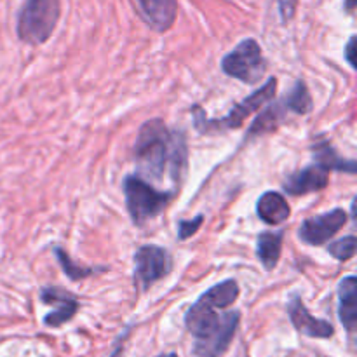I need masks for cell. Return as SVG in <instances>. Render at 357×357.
Wrapping results in <instances>:
<instances>
[{
    "mask_svg": "<svg viewBox=\"0 0 357 357\" xmlns=\"http://www.w3.org/2000/svg\"><path fill=\"white\" fill-rule=\"evenodd\" d=\"M135 160L143 176L155 181L167 176L180 183L187 169V139L183 132L167 129L160 119L146 121L136 138Z\"/></svg>",
    "mask_w": 357,
    "mask_h": 357,
    "instance_id": "obj_1",
    "label": "cell"
},
{
    "mask_svg": "<svg viewBox=\"0 0 357 357\" xmlns=\"http://www.w3.org/2000/svg\"><path fill=\"white\" fill-rule=\"evenodd\" d=\"M220 310L223 309L201 296L185 316L187 330L195 338L194 354L197 357H222L232 344L241 314L237 310Z\"/></svg>",
    "mask_w": 357,
    "mask_h": 357,
    "instance_id": "obj_2",
    "label": "cell"
},
{
    "mask_svg": "<svg viewBox=\"0 0 357 357\" xmlns=\"http://www.w3.org/2000/svg\"><path fill=\"white\" fill-rule=\"evenodd\" d=\"M61 16V0H26L17 16V37L30 45L44 44Z\"/></svg>",
    "mask_w": 357,
    "mask_h": 357,
    "instance_id": "obj_3",
    "label": "cell"
},
{
    "mask_svg": "<svg viewBox=\"0 0 357 357\" xmlns=\"http://www.w3.org/2000/svg\"><path fill=\"white\" fill-rule=\"evenodd\" d=\"M124 195L128 211L135 225L142 227L159 216L174 197V190L157 192L149 181L138 174H129L124 180Z\"/></svg>",
    "mask_w": 357,
    "mask_h": 357,
    "instance_id": "obj_4",
    "label": "cell"
},
{
    "mask_svg": "<svg viewBox=\"0 0 357 357\" xmlns=\"http://www.w3.org/2000/svg\"><path fill=\"white\" fill-rule=\"evenodd\" d=\"M275 91H278V79L271 77L267 80L261 89H258L257 93H253L251 96H248L246 100H243L241 103H237L236 107L230 110L229 115H225L223 119H211L206 117L204 110L201 107L192 108V115H194V126L199 132H211V131H227V129H237L243 126V122L246 121L250 115H253L255 112L260 110L265 103L272 100L275 96Z\"/></svg>",
    "mask_w": 357,
    "mask_h": 357,
    "instance_id": "obj_5",
    "label": "cell"
},
{
    "mask_svg": "<svg viewBox=\"0 0 357 357\" xmlns=\"http://www.w3.org/2000/svg\"><path fill=\"white\" fill-rule=\"evenodd\" d=\"M222 70L229 77L246 84H257L267 72L260 44L255 38H246L222 59Z\"/></svg>",
    "mask_w": 357,
    "mask_h": 357,
    "instance_id": "obj_6",
    "label": "cell"
},
{
    "mask_svg": "<svg viewBox=\"0 0 357 357\" xmlns=\"http://www.w3.org/2000/svg\"><path fill=\"white\" fill-rule=\"evenodd\" d=\"M135 265V282L142 289H149L173 271V258L164 248L149 244L136 251Z\"/></svg>",
    "mask_w": 357,
    "mask_h": 357,
    "instance_id": "obj_7",
    "label": "cell"
},
{
    "mask_svg": "<svg viewBox=\"0 0 357 357\" xmlns=\"http://www.w3.org/2000/svg\"><path fill=\"white\" fill-rule=\"evenodd\" d=\"M349 216L345 209H333V211L323 213V215L312 216L307 218L300 227V239L310 246H321V244L328 243L338 230L347 223Z\"/></svg>",
    "mask_w": 357,
    "mask_h": 357,
    "instance_id": "obj_8",
    "label": "cell"
},
{
    "mask_svg": "<svg viewBox=\"0 0 357 357\" xmlns=\"http://www.w3.org/2000/svg\"><path fill=\"white\" fill-rule=\"evenodd\" d=\"M40 298L47 305L56 307L54 312L45 316V326H61V324L68 323L79 310V302L70 293L63 291L61 288H44L40 293Z\"/></svg>",
    "mask_w": 357,
    "mask_h": 357,
    "instance_id": "obj_9",
    "label": "cell"
},
{
    "mask_svg": "<svg viewBox=\"0 0 357 357\" xmlns=\"http://www.w3.org/2000/svg\"><path fill=\"white\" fill-rule=\"evenodd\" d=\"M143 20L152 30L164 33L173 26L176 20V0H136Z\"/></svg>",
    "mask_w": 357,
    "mask_h": 357,
    "instance_id": "obj_10",
    "label": "cell"
},
{
    "mask_svg": "<svg viewBox=\"0 0 357 357\" xmlns=\"http://www.w3.org/2000/svg\"><path fill=\"white\" fill-rule=\"evenodd\" d=\"M289 317H291V323L296 330L302 335L312 338H330L333 337L335 330L328 321L324 319H316L314 316H310L309 310L305 309L303 302L300 298H293L288 305Z\"/></svg>",
    "mask_w": 357,
    "mask_h": 357,
    "instance_id": "obj_11",
    "label": "cell"
},
{
    "mask_svg": "<svg viewBox=\"0 0 357 357\" xmlns=\"http://www.w3.org/2000/svg\"><path fill=\"white\" fill-rule=\"evenodd\" d=\"M328 187V171L314 162L303 169L296 171L284 181V190L291 195H307Z\"/></svg>",
    "mask_w": 357,
    "mask_h": 357,
    "instance_id": "obj_12",
    "label": "cell"
},
{
    "mask_svg": "<svg viewBox=\"0 0 357 357\" xmlns=\"http://www.w3.org/2000/svg\"><path fill=\"white\" fill-rule=\"evenodd\" d=\"M338 316L349 333L356 330L357 323V278L349 275L338 284Z\"/></svg>",
    "mask_w": 357,
    "mask_h": 357,
    "instance_id": "obj_13",
    "label": "cell"
},
{
    "mask_svg": "<svg viewBox=\"0 0 357 357\" xmlns=\"http://www.w3.org/2000/svg\"><path fill=\"white\" fill-rule=\"evenodd\" d=\"M257 213L260 220H264L265 223L278 225V223H282L284 220L289 218L291 209H289L288 202H286V199L279 192L268 190L258 199Z\"/></svg>",
    "mask_w": 357,
    "mask_h": 357,
    "instance_id": "obj_14",
    "label": "cell"
},
{
    "mask_svg": "<svg viewBox=\"0 0 357 357\" xmlns=\"http://www.w3.org/2000/svg\"><path fill=\"white\" fill-rule=\"evenodd\" d=\"M314 162L319 164L326 171H344V173L356 174L357 166L356 160H345L337 153V150L331 146L330 142L321 139L314 145Z\"/></svg>",
    "mask_w": 357,
    "mask_h": 357,
    "instance_id": "obj_15",
    "label": "cell"
},
{
    "mask_svg": "<svg viewBox=\"0 0 357 357\" xmlns=\"http://www.w3.org/2000/svg\"><path fill=\"white\" fill-rule=\"evenodd\" d=\"M282 232H261L257 239V255L261 265L272 271L281 258Z\"/></svg>",
    "mask_w": 357,
    "mask_h": 357,
    "instance_id": "obj_16",
    "label": "cell"
},
{
    "mask_svg": "<svg viewBox=\"0 0 357 357\" xmlns=\"http://www.w3.org/2000/svg\"><path fill=\"white\" fill-rule=\"evenodd\" d=\"M286 110H288V108H286V105L282 103V101H279V103L271 105L268 108H265V110L258 115L257 121L253 122V126L250 128V132H248V135L260 136V135H264V132L274 131V129L278 128L282 121H284Z\"/></svg>",
    "mask_w": 357,
    "mask_h": 357,
    "instance_id": "obj_17",
    "label": "cell"
},
{
    "mask_svg": "<svg viewBox=\"0 0 357 357\" xmlns=\"http://www.w3.org/2000/svg\"><path fill=\"white\" fill-rule=\"evenodd\" d=\"M282 103L286 105L288 112H295L298 115H305L312 110V98H310L309 89H307L305 82L298 80L296 86L293 87L291 93L282 100Z\"/></svg>",
    "mask_w": 357,
    "mask_h": 357,
    "instance_id": "obj_18",
    "label": "cell"
},
{
    "mask_svg": "<svg viewBox=\"0 0 357 357\" xmlns=\"http://www.w3.org/2000/svg\"><path fill=\"white\" fill-rule=\"evenodd\" d=\"M54 255H56V258H58V261H59V265H61L65 275L68 279H72V281H80V279H86V278H89V275L94 274V268L80 267V265L73 264L72 258L68 257V253H66L65 250H61V248H54Z\"/></svg>",
    "mask_w": 357,
    "mask_h": 357,
    "instance_id": "obj_19",
    "label": "cell"
},
{
    "mask_svg": "<svg viewBox=\"0 0 357 357\" xmlns=\"http://www.w3.org/2000/svg\"><path fill=\"white\" fill-rule=\"evenodd\" d=\"M356 251H357L356 236H347L344 237V239L335 241V243H331L330 246H328V253L340 261L351 260V258L356 255Z\"/></svg>",
    "mask_w": 357,
    "mask_h": 357,
    "instance_id": "obj_20",
    "label": "cell"
},
{
    "mask_svg": "<svg viewBox=\"0 0 357 357\" xmlns=\"http://www.w3.org/2000/svg\"><path fill=\"white\" fill-rule=\"evenodd\" d=\"M202 222H204V216L202 215L195 216L194 220H181L178 223V237H180V241H185L194 236L199 230V227L202 225Z\"/></svg>",
    "mask_w": 357,
    "mask_h": 357,
    "instance_id": "obj_21",
    "label": "cell"
},
{
    "mask_svg": "<svg viewBox=\"0 0 357 357\" xmlns=\"http://www.w3.org/2000/svg\"><path fill=\"white\" fill-rule=\"evenodd\" d=\"M278 2H279V10H281L282 20L284 21L291 20L296 9V0H278Z\"/></svg>",
    "mask_w": 357,
    "mask_h": 357,
    "instance_id": "obj_22",
    "label": "cell"
},
{
    "mask_svg": "<svg viewBox=\"0 0 357 357\" xmlns=\"http://www.w3.org/2000/svg\"><path fill=\"white\" fill-rule=\"evenodd\" d=\"M345 58H347V61H349V65L352 66V68H356V59H354V56H356V37L354 35H352L351 38H349V44H347V49H345Z\"/></svg>",
    "mask_w": 357,
    "mask_h": 357,
    "instance_id": "obj_23",
    "label": "cell"
},
{
    "mask_svg": "<svg viewBox=\"0 0 357 357\" xmlns=\"http://www.w3.org/2000/svg\"><path fill=\"white\" fill-rule=\"evenodd\" d=\"M345 7H347V10H352L356 7V0H345Z\"/></svg>",
    "mask_w": 357,
    "mask_h": 357,
    "instance_id": "obj_24",
    "label": "cell"
},
{
    "mask_svg": "<svg viewBox=\"0 0 357 357\" xmlns=\"http://www.w3.org/2000/svg\"><path fill=\"white\" fill-rule=\"evenodd\" d=\"M159 357H178L174 352H171V354H164V356H159Z\"/></svg>",
    "mask_w": 357,
    "mask_h": 357,
    "instance_id": "obj_25",
    "label": "cell"
}]
</instances>
